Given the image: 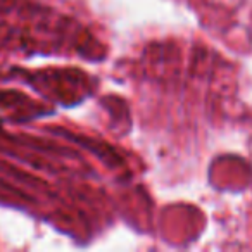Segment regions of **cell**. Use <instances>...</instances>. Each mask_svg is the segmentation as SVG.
Masks as SVG:
<instances>
[]
</instances>
